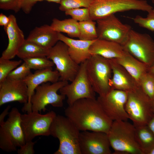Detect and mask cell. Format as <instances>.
<instances>
[{"instance_id": "obj_27", "label": "cell", "mask_w": 154, "mask_h": 154, "mask_svg": "<svg viewBox=\"0 0 154 154\" xmlns=\"http://www.w3.org/2000/svg\"><path fill=\"white\" fill-rule=\"evenodd\" d=\"M79 39L84 40H94L98 38L96 23L90 19L79 22Z\"/></svg>"}, {"instance_id": "obj_8", "label": "cell", "mask_w": 154, "mask_h": 154, "mask_svg": "<svg viewBox=\"0 0 154 154\" xmlns=\"http://www.w3.org/2000/svg\"><path fill=\"white\" fill-rule=\"evenodd\" d=\"M122 46L125 51L149 68L154 64V40L148 34L131 29Z\"/></svg>"}, {"instance_id": "obj_32", "label": "cell", "mask_w": 154, "mask_h": 154, "mask_svg": "<svg viewBox=\"0 0 154 154\" xmlns=\"http://www.w3.org/2000/svg\"><path fill=\"white\" fill-rule=\"evenodd\" d=\"M132 19L140 27L154 32V9L148 12L146 17L137 15Z\"/></svg>"}, {"instance_id": "obj_14", "label": "cell", "mask_w": 154, "mask_h": 154, "mask_svg": "<svg viewBox=\"0 0 154 154\" xmlns=\"http://www.w3.org/2000/svg\"><path fill=\"white\" fill-rule=\"evenodd\" d=\"M127 97V92L112 89L105 96H99L97 100L113 121H127L129 117L125 108Z\"/></svg>"}, {"instance_id": "obj_1", "label": "cell", "mask_w": 154, "mask_h": 154, "mask_svg": "<svg viewBox=\"0 0 154 154\" xmlns=\"http://www.w3.org/2000/svg\"><path fill=\"white\" fill-rule=\"evenodd\" d=\"M64 113L80 131H100L108 133L113 122L96 98L78 100L68 105Z\"/></svg>"}, {"instance_id": "obj_24", "label": "cell", "mask_w": 154, "mask_h": 154, "mask_svg": "<svg viewBox=\"0 0 154 154\" xmlns=\"http://www.w3.org/2000/svg\"><path fill=\"white\" fill-rule=\"evenodd\" d=\"M50 25L54 30L58 33H66L71 38L79 37V22L72 18L63 20L54 18Z\"/></svg>"}, {"instance_id": "obj_43", "label": "cell", "mask_w": 154, "mask_h": 154, "mask_svg": "<svg viewBox=\"0 0 154 154\" xmlns=\"http://www.w3.org/2000/svg\"><path fill=\"white\" fill-rule=\"evenodd\" d=\"M147 154H154V148L149 151Z\"/></svg>"}, {"instance_id": "obj_29", "label": "cell", "mask_w": 154, "mask_h": 154, "mask_svg": "<svg viewBox=\"0 0 154 154\" xmlns=\"http://www.w3.org/2000/svg\"><path fill=\"white\" fill-rule=\"evenodd\" d=\"M23 60L31 69L36 70L51 68L54 65L46 56L29 58Z\"/></svg>"}, {"instance_id": "obj_22", "label": "cell", "mask_w": 154, "mask_h": 154, "mask_svg": "<svg viewBox=\"0 0 154 154\" xmlns=\"http://www.w3.org/2000/svg\"><path fill=\"white\" fill-rule=\"evenodd\" d=\"M90 51L92 55H98L108 59L121 57L125 52L123 46L119 43L99 38L92 44Z\"/></svg>"}, {"instance_id": "obj_42", "label": "cell", "mask_w": 154, "mask_h": 154, "mask_svg": "<svg viewBox=\"0 0 154 154\" xmlns=\"http://www.w3.org/2000/svg\"><path fill=\"white\" fill-rule=\"evenodd\" d=\"M151 103L153 112L154 114V98L151 100Z\"/></svg>"}, {"instance_id": "obj_15", "label": "cell", "mask_w": 154, "mask_h": 154, "mask_svg": "<svg viewBox=\"0 0 154 154\" xmlns=\"http://www.w3.org/2000/svg\"><path fill=\"white\" fill-rule=\"evenodd\" d=\"M81 154H111L107 133L102 131H83L79 135Z\"/></svg>"}, {"instance_id": "obj_36", "label": "cell", "mask_w": 154, "mask_h": 154, "mask_svg": "<svg viewBox=\"0 0 154 154\" xmlns=\"http://www.w3.org/2000/svg\"><path fill=\"white\" fill-rule=\"evenodd\" d=\"M43 1L60 4L61 0H21V9L25 13L29 14L37 3Z\"/></svg>"}, {"instance_id": "obj_25", "label": "cell", "mask_w": 154, "mask_h": 154, "mask_svg": "<svg viewBox=\"0 0 154 154\" xmlns=\"http://www.w3.org/2000/svg\"><path fill=\"white\" fill-rule=\"evenodd\" d=\"M135 127L137 142L143 154H147L154 148V135L147 125Z\"/></svg>"}, {"instance_id": "obj_31", "label": "cell", "mask_w": 154, "mask_h": 154, "mask_svg": "<svg viewBox=\"0 0 154 154\" xmlns=\"http://www.w3.org/2000/svg\"><path fill=\"white\" fill-rule=\"evenodd\" d=\"M94 0H61L59 10L65 11L69 9L81 7L89 8Z\"/></svg>"}, {"instance_id": "obj_41", "label": "cell", "mask_w": 154, "mask_h": 154, "mask_svg": "<svg viewBox=\"0 0 154 154\" xmlns=\"http://www.w3.org/2000/svg\"><path fill=\"white\" fill-rule=\"evenodd\" d=\"M148 72L154 74V64L149 68Z\"/></svg>"}, {"instance_id": "obj_35", "label": "cell", "mask_w": 154, "mask_h": 154, "mask_svg": "<svg viewBox=\"0 0 154 154\" xmlns=\"http://www.w3.org/2000/svg\"><path fill=\"white\" fill-rule=\"evenodd\" d=\"M0 9L17 13L21 9V0H0Z\"/></svg>"}, {"instance_id": "obj_3", "label": "cell", "mask_w": 154, "mask_h": 154, "mask_svg": "<svg viewBox=\"0 0 154 154\" xmlns=\"http://www.w3.org/2000/svg\"><path fill=\"white\" fill-rule=\"evenodd\" d=\"M107 134L114 154H143L137 140L135 127L127 121H113Z\"/></svg>"}, {"instance_id": "obj_21", "label": "cell", "mask_w": 154, "mask_h": 154, "mask_svg": "<svg viewBox=\"0 0 154 154\" xmlns=\"http://www.w3.org/2000/svg\"><path fill=\"white\" fill-rule=\"evenodd\" d=\"M58 33L50 25L44 24L35 27L31 31L26 40L49 50L59 41Z\"/></svg>"}, {"instance_id": "obj_11", "label": "cell", "mask_w": 154, "mask_h": 154, "mask_svg": "<svg viewBox=\"0 0 154 154\" xmlns=\"http://www.w3.org/2000/svg\"><path fill=\"white\" fill-rule=\"evenodd\" d=\"M46 57L56 65V70L60 74L59 80L72 82L74 80L79 70L80 65L72 59L66 44L58 41L49 50Z\"/></svg>"}, {"instance_id": "obj_5", "label": "cell", "mask_w": 154, "mask_h": 154, "mask_svg": "<svg viewBox=\"0 0 154 154\" xmlns=\"http://www.w3.org/2000/svg\"><path fill=\"white\" fill-rule=\"evenodd\" d=\"M89 8L90 19L95 21L118 12L133 10L148 12L153 8L145 0H94Z\"/></svg>"}, {"instance_id": "obj_39", "label": "cell", "mask_w": 154, "mask_h": 154, "mask_svg": "<svg viewBox=\"0 0 154 154\" xmlns=\"http://www.w3.org/2000/svg\"><path fill=\"white\" fill-rule=\"evenodd\" d=\"M10 108L9 106H8L4 110L0 116V124L2 123L4 121V119L7 115H8L9 112V111Z\"/></svg>"}, {"instance_id": "obj_23", "label": "cell", "mask_w": 154, "mask_h": 154, "mask_svg": "<svg viewBox=\"0 0 154 154\" xmlns=\"http://www.w3.org/2000/svg\"><path fill=\"white\" fill-rule=\"evenodd\" d=\"M114 59L127 71L138 85L142 77L148 72L149 67L147 65L126 51L122 57Z\"/></svg>"}, {"instance_id": "obj_44", "label": "cell", "mask_w": 154, "mask_h": 154, "mask_svg": "<svg viewBox=\"0 0 154 154\" xmlns=\"http://www.w3.org/2000/svg\"><path fill=\"white\" fill-rule=\"evenodd\" d=\"M152 3L154 4V0H151Z\"/></svg>"}, {"instance_id": "obj_37", "label": "cell", "mask_w": 154, "mask_h": 154, "mask_svg": "<svg viewBox=\"0 0 154 154\" xmlns=\"http://www.w3.org/2000/svg\"><path fill=\"white\" fill-rule=\"evenodd\" d=\"M36 142L32 141L26 142L25 144L18 149L17 153L19 154H34L35 153L34 149Z\"/></svg>"}, {"instance_id": "obj_30", "label": "cell", "mask_w": 154, "mask_h": 154, "mask_svg": "<svg viewBox=\"0 0 154 154\" xmlns=\"http://www.w3.org/2000/svg\"><path fill=\"white\" fill-rule=\"evenodd\" d=\"M22 62L21 60H11L10 59L0 58V83L4 81L8 75L17 68Z\"/></svg>"}, {"instance_id": "obj_33", "label": "cell", "mask_w": 154, "mask_h": 154, "mask_svg": "<svg viewBox=\"0 0 154 154\" xmlns=\"http://www.w3.org/2000/svg\"><path fill=\"white\" fill-rule=\"evenodd\" d=\"M66 15L70 16L73 19L78 22L90 19L89 8H77L68 10L65 11Z\"/></svg>"}, {"instance_id": "obj_40", "label": "cell", "mask_w": 154, "mask_h": 154, "mask_svg": "<svg viewBox=\"0 0 154 154\" xmlns=\"http://www.w3.org/2000/svg\"><path fill=\"white\" fill-rule=\"evenodd\" d=\"M147 125L154 135V114Z\"/></svg>"}, {"instance_id": "obj_19", "label": "cell", "mask_w": 154, "mask_h": 154, "mask_svg": "<svg viewBox=\"0 0 154 154\" xmlns=\"http://www.w3.org/2000/svg\"><path fill=\"white\" fill-rule=\"evenodd\" d=\"M58 38L59 40L67 45L70 56L77 64L80 65L86 62L92 56L90 48L95 40L75 39L68 37L60 33H58Z\"/></svg>"}, {"instance_id": "obj_16", "label": "cell", "mask_w": 154, "mask_h": 154, "mask_svg": "<svg viewBox=\"0 0 154 154\" xmlns=\"http://www.w3.org/2000/svg\"><path fill=\"white\" fill-rule=\"evenodd\" d=\"M28 100V87L23 80L7 78L0 83V106L13 102L27 104Z\"/></svg>"}, {"instance_id": "obj_9", "label": "cell", "mask_w": 154, "mask_h": 154, "mask_svg": "<svg viewBox=\"0 0 154 154\" xmlns=\"http://www.w3.org/2000/svg\"><path fill=\"white\" fill-rule=\"evenodd\" d=\"M68 83V81L59 80L51 84L46 82L38 86L31 99L32 111L45 112L48 104L54 107H62L66 96L58 94L57 92Z\"/></svg>"}, {"instance_id": "obj_20", "label": "cell", "mask_w": 154, "mask_h": 154, "mask_svg": "<svg viewBox=\"0 0 154 154\" xmlns=\"http://www.w3.org/2000/svg\"><path fill=\"white\" fill-rule=\"evenodd\" d=\"M112 76L110 84L112 89L128 92L139 86L134 78L114 59H110Z\"/></svg>"}, {"instance_id": "obj_6", "label": "cell", "mask_w": 154, "mask_h": 154, "mask_svg": "<svg viewBox=\"0 0 154 154\" xmlns=\"http://www.w3.org/2000/svg\"><path fill=\"white\" fill-rule=\"evenodd\" d=\"M21 114L17 108H12L5 121L0 124V148L8 152L17 151L26 143L22 129Z\"/></svg>"}, {"instance_id": "obj_10", "label": "cell", "mask_w": 154, "mask_h": 154, "mask_svg": "<svg viewBox=\"0 0 154 154\" xmlns=\"http://www.w3.org/2000/svg\"><path fill=\"white\" fill-rule=\"evenodd\" d=\"M56 115L52 111L44 114L32 111L21 114V125L26 142L32 141L37 136L50 135V127Z\"/></svg>"}, {"instance_id": "obj_26", "label": "cell", "mask_w": 154, "mask_h": 154, "mask_svg": "<svg viewBox=\"0 0 154 154\" xmlns=\"http://www.w3.org/2000/svg\"><path fill=\"white\" fill-rule=\"evenodd\" d=\"M48 50L25 39L18 50L17 56L23 60L29 58L46 56Z\"/></svg>"}, {"instance_id": "obj_4", "label": "cell", "mask_w": 154, "mask_h": 154, "mask_svg": "<svg viewBox=\"0 0 154 154\" xmlns=\"http://www.w3.org/2000/svg\"><path fill=\"white\" fill-rule=\"evenodd\" d=\"M86 69L92 88L99 96H105L112 89L110 84L112 70L110 59L92 55L86 61Z\"/></svg>"}, {"instance_id": "obj_13", "label": "cell", "mask_w": 154, "mask_h": 154, "mask_svg": "<svg viewBox=\"0 0 154 154\" xmlns=\"http://www.w3.org/2000/svg\"><path fill=\"white\" fill-rule=\"evenodd\" d=\"M96 21L98 38L115 42L122 46L132 29L130 25L122 23L114 14Z\"/></svg>"}, {"instance_id": "obj_28", "label": "cell", "mask_w": 154, "mask_h": 154, "mask_svg": "<svg viewBox=\"0 0 154 154\" xmlns=\"http://www.w3.org/2000/svg\"><path fill=\"white\" fill-rule=\"evenodd\" d=\"M139 87L151 100L154 98V74L149 72L140 79Z\"/></svg>"}, {"instance_id": "obj_7", "label": "cell", "mask_w": 154, "mask_h": 154, "mask_svg": "<svg viewBox=\"0 0 154 154\" xmlns=\"http://www.w3.org/2000/svg\"><path fill=\"white\" fill-rule=\"evenodd\" d=\"M125 110L135 126L146 125L154 114L151 100L139 86L127 92Z\"/></svg>"}, {"instance_id": "obj_38", "label": "cell", "mask_w": 154, "mask_h": 154, "mask_svg": "<svg viewBox=\"0 0 154 154\" xmlns=\"http://www.w3.org/2000/svg\"><path fill=\"white\" fill-rule=\"evenodd\" d=\"M10 19L9 17H7L2 13L0 14V25L4 27L6 26L9 22Z\"/></svg>"}, {"instance_id": "obj_34", "label": "cell", "mask_w": 154, "mask_h": 154, "mask_svg": "<svg viewBox=\"0 0 154 154\" xmlns=\"http://www.w3.org/2000/svg\"><path fill=\"white\" fill-rule=\"evenodd\" d=\"M32 73L31 69L24 62L20 66L11 72L7 78L16 80H23Z\"/></svg>"}, {"instance_id": "obj_12", "label": "cell", "mask_w": 154, "mask_h": 154, "mask_svg": "<svg viewBox=\"0 0 154 154\" xmlns=\"http://www.w3.org/2000/svg\"><path fill=\"white\" fill-rule=\"evenodd\" d=\"M86 64V61L80 64L79 70L74 80L59 90L60 94L67 97L68 105L80 99L96 98V92L87 75Z\"/></svg>"}, {"instance_id": "obj_2", "label": "cell", "mask_w": 154, "mask_h": 154, "mask_svg": "<svg viewBox=\"0 0 154 154\" xmlns=\"http://www.w3.org/2000/svg\"><path fill=\"white\" fill-rule=\"evenodd\" d=\"M50 135L59 141L54 154H81L79 144L80 131L66 116L56 115L51 125Z\"/></svg>"}, {"instance_id": "obj_18", "label": "cell", "mask_w": 154, "mask_h": 154, "mask_svg": "<svg viewBox=\"0 0 154 154\" xmlns=\"http://www.w3.org/2000/svg\"><path fill=\"white\" fill-rule=\"evenodd\" d=\"M9 17V22L7 25L4 27L8 37V44L1 57L11 59L17 56L18 50L25 39L23 31L17 24L15 16L11 14Z\"/></svg>"}, {"instance_id": "obj_17", "label": "cell", "mask_w": 154, "mask_h": 154, "mask_svg": "<svg viewBox=\"0 0 154 154\" xmlns=\"http://www.w3.org/2000/svg\"><path fill=\"white\" fill-rule=\"evenodd\" d=\"M60 77L58 71L53 70L52 67L37 70L27 76L23 80L28 87V100L27 103L24 104L22 109L23 111L27 113L32 111L31 99L38 86L48 82L52 83L56 82L59 80Z\"/></svg>"}]
</instances>
